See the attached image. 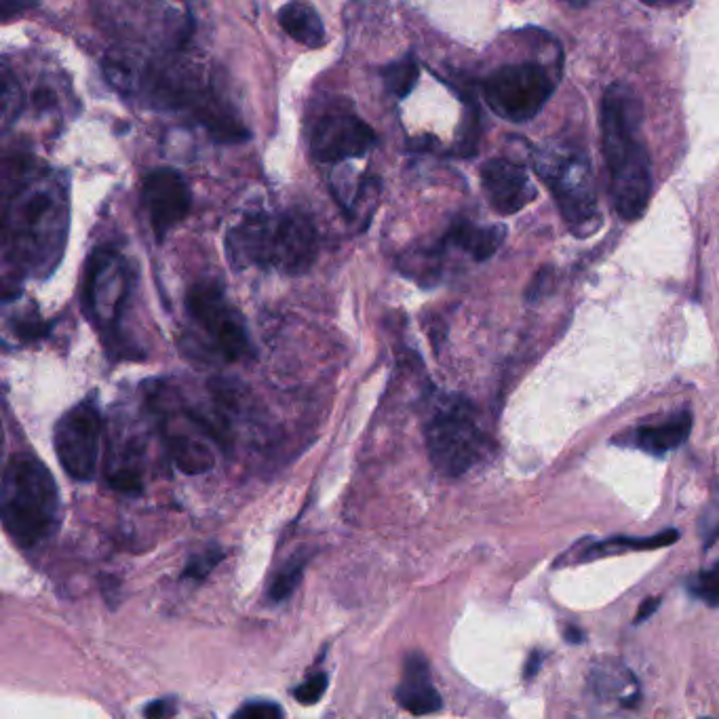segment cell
Wrapping results in <instances>:
<instances>
[{"mask_svg": "<svg viewBox=\"0 0 719 719\" xmlns=\"http://www.w3.org/2000/svg\"><path fill=\"white\" fill-rule=\"evenodd\" d=\"M15 188L3 218L5 266L15 277L47 279L66 247V190L51 176L19 180Z\"/></svg>", "mask_w": 719, "mask_h": 719, "instance_id": "1", "label": "cell"}, {"mask_svg": "<svg viewBox=\"0 0 719 719\" xmlns=\"http://www.w3.org/2000/svg\"><path fill=\"white\" fill-rule=\"evenodd\" d=\"M641 119V102L631 87H608L601 102V144L610 171L614 209L629 222L644 216L652 197V163L639 133Z\"/></svg>", "mask_w": 719, "mask_h": 719, "instance_id": "2", "label": "cell"}, {"mask_svg": "<svg viewBox=\"0 0 719 719\" xmlns=\"http://www.w3.org/2000/svg\"><path fill=\"white\" fill-rule=\"evenodd\" d=\"M317 251V230L298 211L247 213L226 235V256L235 270L254 266L298 277L315 264Z\"/></svg>", "mask_w": 719, "mask_h": 719, "instance_id": "3", "label": "cell"}, {"mask_svg": "<svg viewBox=\"0 0 719 719\" xmlns=\"http://www.w3.org/2000/svg\"><path fill=\"white\" fill-rule=\"evenodd\" d=\"M0 517L9 538L22 549L49 540L62 521V498L41 458L15 452L5 466Z\"/></svg>", "mask_w": 719, "mask_h": 719, "instance_id": "4", "label": "cell"}, {"mask_svg": "<svg viewBox=\"0 0 719 719\" xmlns=\"http://www.w3.org/2000/svg\"><path fill=\"white\" fill-rule=\"evenodd\" d=\"M534 167L574 235H593L601 226V213L587 152L572 144H547L536 150Z\"/></svg>", "mask_w": 719, "mask_h": 719, "instance_id": "5", "label": "cell"}, {"mask_svg": "<svg viewBox=\"0 0 719 719\" xmlns=\"http://www.w3.org/2000/svg\"><path fill=\"white\" fill-rule=\"evenodd\" d=\"M426 450L435 469L445 477H460L475 466L485 452L473 405L464 397H443L426 422Z\"/></svg>", "mask_w": 719, "mask_h": 719, "instance_id": "6", "label": "cell"}, {"mask_svg": "<svg viewBox=\"0 0 719 719\" xmlns=\"http://www.w3.org/2000/svg\"><path fill=\"white\" fill-rule=\"evenodd\" d=\"M131 291V272L121 251L97 247L87 260L83 279V310L100 329L108 348L123 344V317Z\"/></svg>", "mask_w": 719, "mask_h": 719, "instance_id": "7", "label": "cell"}, {"mask_svg": "<svg viewBox=\"0 0 719 719\" xmlns=\"http://www.w3.org/2000/svg\"><path fill=\"white\" fill-rule=\"evenodd\" d=\"M190 319L207 336L218 355L226 361H245L254 357V342L243 315L226 298V291L216 281L192 285L186 296Z\"/></svg>", "mask_w": 719, "mask_h": 719, "instance_id": "8", "label": "cell"}, {"mask_svg": "<svg viewBox=\"0 0 719 719\" xmlns=\"http://www.w3.org/2000/svg\"><path fill=\"white\" fill-rule=\"evenodd\" d=\"M553 83L547 70L538 64L504 66L483 83V97L504 121L526 123L547 104Z\"/></svg>", "mask_w": 719, "mask_h": 719, "instance_id": "9", "label": "cell"}, {"mask_svg": "<svg viewBox=\"0 0 719 719\" xmlns=\"http://www.w3.org/2000/svg\"><path fill=\"white\" fill-rule=\"evenodd\" d=\"M53 448L62 469L81 483L97 475L102 450V414L95 401H81L57 420L53 429Z\"/></svg>", "mask_w": 719, "mask_h": 719, "instance_id": "10", "label": "cell"}, {"mask_svg": "<svg viewBox=\"0 0 719 719\" xmlns=\"http://www.w3.org/2000/svg\"><path fill=\"white\" fill-rule=\"evenodd\" d=\"M376 144V133L348 104H332L310 131V152L321 163L361 159Z\"/></svg>", "mask_w": 719, "mask_h": 719, "instance_id": "11", "label": "cell"}, {"mask_svg": "<svg viewBox=\"0 0 719 719\" xmlns=\"http://www.w3.org/2000/svg\"><path fill=\"white\" fill-rule=\"evenodd\" d=\"M142 201L159 243L180 222L186 220L192 203L190 188L182 178V173L169 167L154 169L144 178Z\"/></svg>", "mask_w": 719, "mask_h": 719, "instance_id": "12", "label": "cell"}, {"mask_svg": "<svg viewBox=\"0 0 719 719\" xmlns=\"http://www.w3.org/2000/svg\"><path fill=\"white\" fill-rule=\"evenodd\" d=\"M481 184L492 209L500 216H513L538 197L528 173L507 159L485 163L481 167Z\"/></svg>", "mask_w": 719, "mask_h": 719, "instance_id": "13", "label": "cell"}, {"mask_svg": "<svg viewBox=\"0 0 719 719\" xmlns=\"http://www.w3.org/2000/svg\"><path fill=\"white\" fill-rule=\"evenodd\" d=\"M395 698L397 705L412 715H431L441 709V694L433 684L429 660L424 654H407Z\"/></svg>", "mask_w": 719, "mask_h": 719, "instance_id": "14", "label": "cell"}, {"mask_svg": "<svg viewBox=\"0 0 719 719\" xmlns=\"http://www.w3.org/2000/svg\"><path fill=\"white\" fill-rule=\"evenodd\" d=\"M507 230L504 226H477L469 220H458L441 239L448 247H456L471 256L475 262L490 260L500 249Z\"/></svg>", "mask_w": 719, "mask_h": 719, "instance_id": "15", "label": "cell"}, {"mask_svg": "<svg viewBox=\"0 0 719 719\" xmlns=\"http://www.w3.org/2000/svg\"><path fill=\"white\" fill-rule=\"evenodd\" d=\"M692 431V416L690 412H679L671 420L660 422V424H648L639 426V429L631 431V445H637L648 454L654 456H665L667 452L677 450Z\"/></svg>", "mask_w": 719, "mask_h": 719, "instance_id": "16", "label": "cell"}, {"mask_svg": "<svg viewBox=\"0 0 719 719\" xmlns=\"http://www.w3.org/2000/svg\"><path fill=\"white\" fill-rule=\"evenodd\" d=\"M279 26L308 49L325 45V26L317 9L308 0H291L279 11Z\"/></svg>", "mask_w": 719, "mask_h": 719, "instance_id": "17", "label": "cell"}, {"mask_svg": "<svg viewBox=\"0 0 719 719\" xmlns=\"http://www.w3.org/2000/svg\"><path fill=\"white\" fill-rule=\"evenodd\" d=\"M445 251H448V247H445L443 241L435 245L414 247L410 251H405V254L399 258V268L405 277L414 279L424 287L437 285L443 277Z\"/></svg>", "mask_w": 719, "mask_h": 719, "instance_id": "18", "label": "cell"}, {"mask_svg": "<svg viewBox=\"0 0 719 719\" xmlns=\"http://www.w3.org/2000/svg\"><path fill=\"white\" fill-rule=\"evenodd\" d=\"M167 448L171 462L186 475L207 473L213 469V464H216V456L209 450V445L194 435H169Z\"/></svg>", "mask_w": 719, "mask_h": 719, "instance_id": "19", "label": "cell"}, {"mask_svg": "<svg viewBox=\"0 0 719 719\" xmlns=\"http://www.w3.org/2000/svg\"><path fill=\"white\" fill-rule=\"evenodd\" d=\"M308 563H310V553L298 551L296 555H291L287 559L285 566L275 576H272L268 585V599L272 604H281V601L294 595V591L300 587V582L304 578Z\"/></svg>", "mask_w": 719, "mask_h": 719, "instance_id": "20", "label": "cell"}, {"mask_svg": "<svg viewBox=\"0 0 719 719\" xmlns=\"http://www.w3.org/2000/svg\"><path fill=\"white\" fill-rule=\"evenodd\" d=\"M382 76H384V83H386L388 91L397 97H407L414 91V87L420 79V68H418L414 57H401V60L388 64L382 70Z\"/></svg>", "mask_w": 719, "mask_h": 719, "instance_id": "21", "label": "cell"}, {"mask_svg": "<svg viewBox=\"0 0 719 719\" xmlns=\"http://www.w3.org/2000/svg\"><path fill=\"white\" fill-rule=\"evenodd\" d=\"M679 538V534L675 530H669V532H660L652 538H612V540H606L597 544V547L589 549L585 553V559L589 557H601L606 555L608 549H639V551H648V549H660V547H667V544H673L675 540Z\"/></svg>", "mask_w": 719, "mask_h": 719, "instance_id": "22", "label": "cell"}, {"mask_svg": "<svg viewBox=\"0 0 719 719\" xmlns=\"http://www.w3.org/2000/svg\"><path fill=\"white\" fill-rule=\"evenodd\" d=\"M224 557H226V553L222 547H209L203 553L190 557V561L186 563V568L182 572V578L192 580V582H203L213 570L220 566Z\"/></svg>", "mask_w": 719, "mask_h": 719, "instance_id": "23", "label": "cell"}, {"mask_svg": "<svg viewBox=\"0 0 719 719\" xmlns=\"http://www.w3.org/2000/svg\"><path fill=\"white\" fill-rule=\"evenodd\" d=\"M688 587L694 597L707 601L709 606H719V563L711 570L696 574Z\"/></svg>", "mask_w": 719, "mask_h": 719, "instance_id": "24", "label": "cell"}, {"mask_svg": "<svg viewBox=\"0 0 719 719\" xmlns=\"http://www.w3.org/2000/svg\"><path fill=\"white\" fill-rule=\"evenodd\" d=\"M327 684H329L327 673H323V671L313 673L310 677H306L304 682L294 690L296 701H298L300 705H315V703H319L321 696L327 692Z\"/></svg>", "mask_w": 719, "mask_h": 719, "instance_id": "25", "label": "cell"}, {"mask_svg": "<svg viewBox=\"0 0 719 719\" xmlns=\"http://www.w3.org/2000/svg\"><path fill=\"white\" fill-rule=\"evenodd\" d=\"M283 715V707L275 701H247L241 709L232 713V717L237 719H277Z\"/></svg>", "mask_w": 719, "mask_h": 719, "instance_id": "26", "label": "cell"}, {"mask_svg": "<svg viewBox=\"0 0 719 719\" xmlns=\"http://www.w3.org/2000/svg\"><path fill=\"white\" fill-rule=\"evenodd\" d=\"M13 334L17 340H22V342H36L47 334V325L38 317L22 315V317H15Z\"/></svg>", "mask_w": 719, "mask_h": 719, "instance_id": "27", "label": "cell"}, {"mask_svg": "<svg viewBox=\"0 0 719 719\" xmlns=\"http://www.w3.org/2000/svg\"><path fill=\"white\" fill-rule=\"evenodd\" d=\"M176 711H178V705L173 698H161V701L150 703L142 713H144V717H150V719H163V717L176 715Z\"/></svg>", "mask_w": 719, "mask_h": 719, "instance_id": "28", "label": "cell"}, {"mask_svg": "<svg viewBox=\"0 0 719 719\" xmlns=\"http://www.w3.org/2000/svg\"><path fill=\"white\" fill-rule=\"evenodd\" d=\"M658 604H660V601L656 599V597H652V599H646L644 601V604H641L639 606V610H637V618H635V623L639 625V623H644V620H648L656 610H658Z\"/></svg>", "mask_w": 719, "mask_h": 719, "instance_id": "29", "label": "cell"}, {"mask_svg": "<svg viewBox=\"0 0 719 719\" xmlns=\"http://www.w3.org/2000/svg\"><path fill=\"white\" fill-rule=\"evenodd\" d=\"M542 660H544V654H542L540 650H534V652L530 654V658H528L526 671H523V677L532 679V677L538 673V669H540V665H542Z\"/></svg>", "mask_w": 719, "mask_h": 719, "instance_id": "30", "label": "cell"}, {"mask_svg": "<svg viewBox=\"0 0 719 719\" xmlns=\"http://www.w3.org/2000/svg\"><path fill=\"white\" fill-rule=\"evenodd\" d=\"M563 637H566V641H570V644H582V641H585V633L576 627H568Z\"/></svg>", "mask_w": 719, "mask_h": 719, "instance_id": "31", "label": "cell"}, {"mask_svg": "<svg viewBox=\"0 0 719 719\" xmlns=\"http://www.w3.org/2000/svg\"><path fill=\"white\" fill-rule=\"evenodd\" d=\"M566 3H570V5H589V3H593V0H566Z\"/></svg>", "mask_w": 719, "mask_h": 719, "instance_id": "32", "label": "cell"}]
</instances>
